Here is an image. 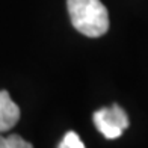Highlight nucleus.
I'll return each instance as SVG.
<instances>
[{"mask_svg":"<svg viewBox=\"0 0 148 148\" xmlns=\"http://www.w3.org/2000/svg\"><path fill=\"white\" fill-rule=\"evenodd\" d=\"M74 29L85 36L98 38L109 30V14L100 0H66Z\"/></svg>","mask_w":148,"mask_h":148,"instance_id":"f257e3e1","label":"nucleus"},{"mask_svg":"<svg viewBox=\"0 0 148 148\" xmlns=\"http://www.w3.org/2000/svg\"><path fill=\"white\" fill-rule=\"evenodd\" d=\"M94 124L106 139H116L129 127V116L118 104L103 107L94 113Z\"/></svg>","mask_w":148,"mask_h":148,"instance_id":"f03ea898","label":"nucleus"},{"mask_svg":"<svg viewBox=\"0 0 148 148\" xmlns=\"http://www.w3.org/2000/svg\"><path fill=\"white\" fill-rule=\"evenodd\" d=\"M20 119V107L12 101L8 91H0V133L14 129Z\"/></svg>","mask_w":148,"mask_h":148,"instance_id":"7ed1b4c3","label":"nucleus"},{"mask_svg":"<svg viewBox=\"0 0 148 148\" xmlns=\"http://www.w3.org/2000/svg\"><path fill=\"white\" fill-rule=\"evenodd\" d=\"M0 148H33V147L30 142L24 140L18 134H9V136L0 134Z\"/></svg>","mask_w":148,"mask_h":148,"instance_id":"20e7f679","label":"nucleus"},{"mask_svg":"<svg viewBox=\"0 0 148 148\" xmlns=\"http://www.w3.org/2000/svg\"><path fill=\"white\" fill-rule=\"evenodd\" d=\"M58 148H85V145L76 132H68L65 133V136L62 138Z\"/></svg>","mask_w":148,"mask_h":148,"instance_id":"39448f33","label":"nucleus"}]
</instances>
